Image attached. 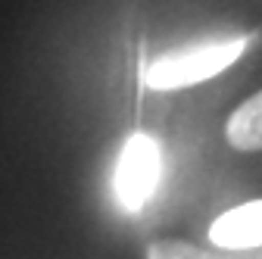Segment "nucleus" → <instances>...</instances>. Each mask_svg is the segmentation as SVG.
Here are the masks:
<instances>
[{
	"label": "nucleus",
	"mask_w": 262,
	"mask_h": 259,
	"mask_svg": "<svg viewBox=\"0 0 262 259\" xmlns=\"http://www.w3.org/2000/svg\"><path fill=\"white\" fill-rule=\"evenodd\" d=\"M247 50V38H228V41H203L190 44L172 53L156 56L150 66L144 69V81L153 91H178L215 78L225 72L241 53Z\"/></svg>",
	"instance_id": "f257e3e1"
},
{
	"label": "nucleus",
	"mask_w": 262,
	"mask_h": 259,
	"mask_svg": "<svg viewBox=\"0 0 262 259\" xmlns=\"http://www.w3.org/2000/svg\"><path fill=\"white\" fill-rule=\"evenodd\" d=\"M159 172H162V153L159 144L144 135L135 132L122 153H119V166H116V197L128 212H138L159 184Z\"/></svg>",
	"instance_id": "f03ea898"
},
{
	"label": "nucleus",
	"mask_w": 262,
	"mask_h": 259,
	"mask_svg": "<svg viewBox=\"0 0 262 259\" xmlns=\"http://www.w3.org/2000/svg\"><path fill=\"white\" fill-rule=\"evenodd\" d=\"M209 241L219 250L262 247V200H250V203H241L234 209L222 212L209 228Z\"/></svg>",
	"instance_id": "7ed1b4c3"
},
{
	"label": "nucleus",
	"mask_w": 262,
	"mask_h": 259,
	"mask_svg": "<svg viewBox=\"0 0 262 259\" xmlns=\"http://www.w3.org/2000/svg\"><path fill=\"white\" fill-rule=\"evenodd\" d=\"M225 138L234 150L241 153H256L262 150V91H256L253 97L228 116V125H225Z\"/></svg>",
	"instance_id": "20e7f679"
},
{
	"label": "nucleus",
	"mask_w": 262,
	"mask_h": 259,
	"mask_svg": "<svg viewBox=\"0 0 262 259\" xmlns=\"http://www.w3.org/2000/svg\"><path fill=\"white\" fill-rule=\"evenodd\" d=\"M147 259H231V256L193 247L187 241H153L147 247Z\"/></svg>",
	"instance_id": "39448f33"
}]
</instances>
